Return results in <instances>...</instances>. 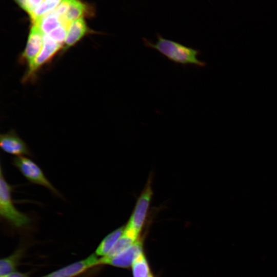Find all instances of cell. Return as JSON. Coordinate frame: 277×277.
<instances>
[{
    "label": "cell",
    "mask_w": 277,
    "mask_h": 277,
    "mask_svg": "<svg viewBox=\"0 0 277 277\" xmlns=\"http://www.w3.org/2000/svg\"><path fill=\"white\" fill-rule=\"evenodd\" d=\"M99 258L94 253L40 277H75L99 265Z\"/></svg>",
    "instance_id": "cell-6"
},
{
    "label": "cell",
    "mask_w": 277,
    "mask_h": 277,
    "mask_svg": "<svg viewBox=\"0 0 277 277\" xmlns=\"http://www.w3.org/2000/svg\"><path fill=\"white\" fill-rule=\"evenodd\" d=\"M12 185L6 181L1 165L0 169V216L2 220L17 230L28 228L32 223L29 215L22 212L15 206L12 197Z\"/></svg>",
    "instance_id": "cell-2"
},
{
    "label": "cell",
    "mask_w": 277,
    "mask_h": 277,
    "mask_svg": "<svg viewBox=\"0 0 277 277\" xmlns=\"http://www.w3.org/2000/svg\"><path fill=\"white\" fill-rule=\"evenodd\" d=\"M17 4L21 7L22 8H23L26 0H16Z\"/></svg>",
    "instance_id": "cell-22"
},
{
    "label": "cell",
    "mask_w": 277,
    "mask_h": 277,
    "mask_svg": "<svg viewBox=\"0 0 277 277\" xmlns=\"http://www.w3.org/2000/svg\"><path fill=\"white\" fill-rule=\"evenodd\" d=\"M142 253V243L136 241L132 245L116 256L106 262L105 264L126 268L130 266L135 259Z\"/></svg>",
    "instance_id": "cell-9"
},
{
    "label": "cell",
    "mask_w": 277,
    "mask_h": 277,
    "mask_svg": "<svg viewBox=\"0 0 277 277\" xmlns=\"http://www.w3.org/2000/svg\"><path fill=\"white\" fill-rule=\"evenodd\" d=\"M44 33L38 26L33 25L28 35L22 57L29 65L40 52L43 45Z\"/></svg>",
    "instance_id": "cell-8"
},
{
    "label": "cell",
    "mask_w": 277,
    "mask_h": 277,
    "mask_svg": "<svg viewBox=\"0 0 277 277\" xmlns=\"http://www.w3.org/2000/svg\"><path fill=\"white\" fill-rule=\"evenodd\" d=\"M4 277H29L27 273L16 271Z\"/></svg>",
    "instance_id": "cell-21"
},
{
    "label": "cell",
    "mask_w": 277,
    "mask_h": 277,
    "mask_svg": "<svg viewBox=\"0 0 277 277\" xmlns=\"http://www.w3.org/2000/svg\"><path fill=\"white\" fill-rule=\"evenodd\" d=\"M67 32L68 29L61 25L47 35L56 43L64 46Z\"/></svg>",
    "instance_id": "cell-18"
},
{
    "label": "cell",
    "mask_w": 277,
    "mask_h": 277,
    "mask_svg": "<svg viewBox=\"0 0 277 277\" xmlns=\"http://www.w3.org/2000/svg\"><path fill=\"white\" fill-rule=\"evenodd\" d=\"M44 0H26L23 8L30 15Z\"/></svg>",
    "instance_id": "cell-20"
},
{
    "label": "cell",
    "mask_w": 277,
    "mask_h": 277,
    "mask_svg": "<svg viewBox=\"0 0 277 277\" xmlns=\"http://www.w3.org/2000/svg\"><path fill=\"white\" fill-rule=\"evenodd\" d=\"M0 147L5 153L15 156H33L25 142L13 130L1 135Z\"/></svg>",
    "instance_id": "cell-7"
},
{
    "label": "cell",
    "mask_w": 277,
    "mask_h": 277,
    "mask_svg": "<svg viewBox=\"0 0 277 277\" xmlns=\"http://www.w3.org/2000/svg\"><path fill=\"white\" fill-rule=\"evenodd\" d=\"M24 250L22 248L15 250L10 255L0 260V277H4L14 273L23 256Z\"/></svg>",
    "instance_id": "cell-12"
},
{
    "label": "cell",
    "mask_w": 277,
    "mask_h": 277,
    "mask_svg": "<svg viewBox=\"0 0 277 277\" xmlns=\"http://www.w3.org/2000/svg\"><path fill=\"white\" fill-rule=\"evenodd\" d=\"M133 277H151L147 261L143 254L140 255L132 264Z\"/></svg>",
    "instance_id": "cell-17"
},
{
    "label": "cell",
    "mask_w": 277,
    "mask_h": 277,
    "mask_svg": "<svg viewBox=\"0 0 277 277\" xmlns=\"http://www.w3.org/2000/svg\"><path fill=\"white\" fill-rule=\"evenodd\" d=\"M44 34H48L52 30L62 25L59 17L52 11L42 17L36 25Z\"/></svg>",
    "instance_id": "cell-16"
},
{
    "label": "cell",
    "mask_w": 277,
    "mask_h": 277,
    "mask_svg": "<svg viewBox=\"0 0 277 277\" xmlns=\"http://www.w3.org/2000/svg\"><path fill=\"white\" fill-rule=\"evenodd\" d=\"M13 165L30 183L42 186L55 195L62 197L58 190L46 176L42 169L31 159L26 156H15L12 159Z\"/></svg>",
    "instance_id": "cell-3"
},
{
    "label": "cell",
    "mask_w": 277,
    "mask_h": 277,
    "mask_svg": "<svg viewBox=\"0 0 277 277\" xmlns=\"http://www.w3.org/2000/svg\"><path fill=\"white\" fill-rule=\"evenodd\" d=\"M61 0H44L29 15L33 25H36L41 19L53 11Z\"/></svg>",
    "instance_id": "cell-15"
},
{
    "label": "cell",
    "mask_w": 277,
    "mask_h": 277,
    "mask_svg": "<svg viewBox=\"0 0 277 277\" xmlns=\"http://www.w3.org/2000/svg\"><path fill=\"white\" fill-rule=\"evenodd\" d=\"M151 179L149 178L138 197L125 229L138 236L146 220L152 196Z\"/></svg>",
    "instance_id": "cell-4"
},
{
    "label": "cell",
    "mask_w": 277,
    "mask_h": 277,
    "mask_svg": "<svg viewBox=\"0 0 277 277\" xmlns=\"http://www.w3.org/2000/svg\"><path fill=\"white\" fill-rule=\"evenodd\" d=\"M125 227L118 228L106 236L96 248L94 253L97 256L103 257L107 255L123 234Z\"/></svg>",
    "instance_id": "cell-13"
},
{
    "label": "cell",
    "mask_w": 277,
    "mask_h": 277,
    "mask_svg": "<svg viewBox=\"0 0 277 277\" xmlns=\"http://www.w3.org/2000/svg\"><path fill=\"white\" fill-rule=\"evenodd\" d=\"M151 277H153L152 276Z\"/></svg>",
    "instance_id": "cell-23"
},
{
    "label": "cell",
    "mask_w": 277,
    "mask_h": 277,
    "mask_svg": "<svg viewBox=\"0 0 277 277\" xmlns=\"http://www.w3.org/2000/svg\"><path fill=\"white\" fill-rule=\"evenodd\" d=\"M88 28L84 19L81 17L70 25L63 46V51L74 45L87 32Z\"/></svg>",
    "instance_id": "cell-10"
},
{
    "label": "cell",
    "mask_w": 277,
    "mask_h": 277,
    "mask_svg": "<svg viewBox=\"0 0 277 277\" xmlns=\"http://www.w3.org/2000/svg\"><path fill=\"white\" fill-rule=\"evenodd\" d=\"M156 42H154L144 37V45L147 48L157 51L176 64L198 67L206 66V63L199 58L201 54L200 50L166 38L159 33H156Z\"/></svg>",
    "instance_id": "cell-1"
},
{
    "label": "cell",
    "mask_w": 277,
    "mask_h": 277,
    "mask_svg": "<svg viewBox=\"0 0 277 277\" xmlns=\"http://www.w3.org/2000/svg\"><path fill=\"white\" fill-rule=\"evenodd\" d=\"M62 47V45L56 43L48 35L44 34L43 47L38 55L28 65L25 80L33 76L32 75L41 67L51 60Z\"/></svg>",
    "instance_id": "cell-5"
},
{
    "label": "cell",
    "mask_w": 277,
    "mask_h": 277,
    "mask_svg": "<svg viewBox=\"0 0 277 277\" xmlns=\"http://www.w3.org/2000/svg\"><path fill=\"white\" fill-rule=\"evenodd\" d=\"M137 238L125 229L123 234L109 252L105 256L99 258V264L105 265L107 261L122 252L132 245L136 241Z\"/></svg>",
    "instance_id": "cell-11"
},
{
    "label": "cell",
    "mask_w": 277,
    "mask_h": 277,
    "mask_svg": "<svg viewBox=\"0 0 277 277\" xmlns=\"http://www.w3.org/2000/svg\"><path fill=\"white\" fill-rule=\"evenodd\" d=\"M86 10V6L78 0H72L62 21L63 25L69 28L71 23L82 17Z\"/></svg>",
    "instance_id": "cell-14"
},
{
    "label": "cell",
    "mask_w": 277,
    "mask_h": 277,
    "mask_svg": "<svg viewBox=\"0 0 277 277\" xmlns=\"http://www.w3.org/2000/svg\"><path fill=\"white\" fill-rule=\"evenodd\" d=\"M72 0H61L59 4L53 10L59 17L61 22L68 10Z\"/></svg>",
    "instance_id": "cell-19"
}]
</instances>
